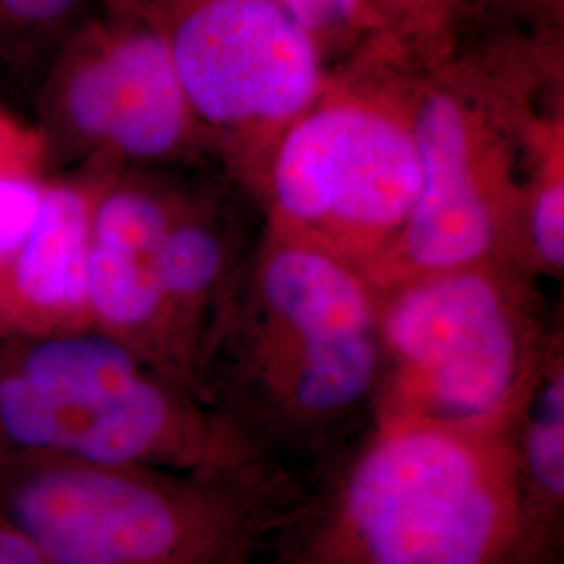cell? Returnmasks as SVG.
Masks as SVG:
<instances>
[{"instance_id":"obj_6","label":"cell","mask_w":564,"mask_h":564,"mask_svg":"<svg viewBox=\"0 0 564 564\" xmlns=\"http://www.w3.org/2000/svg\"><path fill=\"white\" fill-rule=\"evenodd\" d=\"M262 182L268 226L321 245L368 276L419 197L410 118L356 97L314 102L282 132Z\"/></svg>"},{"instance_id":"obj_9","label":"cell","mask_w":564,"mask_h":564,"mask_svg":"<svg viewBox=\"0 0 564 564\" xmlns=\"http://www.w3.org/2000/svg\"><path fill=\"white\" fill-rule=\"evenodd\" d=\"M170 209V203L141 186H116L95 199L86 291L93 330L178 381L170 368L160 284Z\"/></svg>"},{"instance_id":"obj_4","label":"cell","mask_w":564,"mask_h":564,"mask_svg":"<svg viewBox=\"0 0 564 564\" xmlns=\"http://www.w3.org/2000/svg\"><path fill=\"white\" fill-rule=\"evenodd\" d=\"M286 506L281 484L0 456V512L51 564H249Z\"/></svg>"},{"instance_id":"obj_19","label":"cell","mask_w":564,"mask_h":564,"mask_svg":"<svg viewBox=\"0 0 564 564\" xmlns=\"http://www.w3.org/2000/svg\"><path fill=\"white\" fill-rule=\"evenodd\" d=\"M452 2H454V0H452Z\"/></svg>"},{"instance_id":"obj_11","label":"cell","mask_w":564,"mask_h":564,"mask_svg":"<svg viewBox=\"0 0 564 564\" xmlns=\"http://www.w3.org/2000/svg\"><path fill=\"white\" fill-rule=\"evenodd\" d=\"M93 205L74 186L42 188L25 239L0 263V339L90 328L86 265Z\"/></svg>"},{"instance_id":"obj_7","label":"cell","mask_w":564,"mask_h":564,"mask_svg":"<svg viewBox=\"0 0 564 564\" xmlns=\"http://www.w3.org/2000/svg\"><path fill=\"white\" fill-rule=\"evenodd\" d=\"M408 118L421 188L398 241L366 276L375 291L470 265L529 272L524 181L514 174V151L500 126L464 90L445 86L426 88Z\"/></svg>"},{"instance_id":"obj_15","label":"cell","mask_w":564,"mask_h":564,"mask_svg":"<svg viewBox=\"0 0 564 564\" xmlns=\"http://www.w3.org/2000/svg\"><path fill=\"white\" fill-rule=\"evenodd\" d=\"M281 4L316 42L321 53L326 41H335L362 25L372 28L364 0H281Z\"/></svg>"},{"instance_id":"obj_13","label":"cell","mask_w":564,"mask_h":564,"mask_svg":"<svg viewBox=\"0 0 564 564\" xmlns=\"http://www.w3.org/2000/svg\"><path fill=\"white\" fill-rule=\"evenodd\" d=\"M524 178V262L533 276H561L564 265L563 132L529 147Z\"/></svg>"},{"instance_id":"obj_1","label":"cell","mask_w":564,"mask_h":564,"mask_svg":"<svg viewBox=\"0 0 564 564\" xmlns=\"http://www.w3.org/2000/svg\"><path fill=\"white\" fill-rule=\"evenodd\" d=\"M284 524L289 564H545L498 429L372 421L335 484Z\"/></svg>"},{"instance_id":"obj_18","label":"cell","mask_w":564,"mask_h":564,"mask_svg":"<svg viewBox=\"0 0 564 564\" xmlns=\"http://www.w3.org/2000/svg\"><path fill=\"white\" fill-rule=\"evenodd\" d=\"M80 0H2L18 18L32 21L53 20L74 9Z\"/></svg>"},{"instance_id":"obj_3","label":"cell","mask_w":564,"mask_h":564,"mask_svg":"<svg viewBox=\"0 0 564 564\" xmlns=\"http://www.w3.org/2000/svg\"><path fill=\"white\" fill-rule=\"evenodd\" d=\"M0 456L279 484L247 429L93 328L0 339Z\"/></svg>"},{"instance_id":"obj_16","label":"cell","mask_w":564,"mask_h":564,"mask_svg":"<svg viewBox=\"0 0 564 564\" xmlns=\"http://www.w3.org/2000/svg\"><path fill=\"white\" fill-rule=\"evenodd\" d=\"M42 188L21 176L0 174V263L25 239L34 223Z\"/></svg>"},{"instance_id":"obj_2","label":"cell","mask_w":564,"mask_h":564,"mask_svg":"<svg viewBox=\"0 0 564 564\" xmlns=\"http://www.w3.org/2000/svg\"><path fill=\"white\" fill-rule=\"evenodd\" d=\"M223 375L226 402L239 400L228 416L265 449V437H326L377 395L375 286L321 245L268 226L228 303L202 393Z\"/></svg>"},{"instance_id":"obj_8","label":"cell","mask_w":564,"mask_h":564,"mask_svg":"<svg viewBox=\"0 0 564 564\" xmlns=\"http://www.w3.org/2000/svg\"><path fill=\"white\" fill-rule=\"evenodd\" d=\"M167 46L191 111L235 139L276 144L323 95V53L281 0H197Z\"/></svg>"},{"instance_id":"obj_12","label":"cell","mask_w":564,"mask_h":564,"mask_svg":"<svg viewBox=\"0 0 564 564\" xmlns=\"http://www.w3.org/2000/svg\"><path fill=\"white\" fill-rule=\"evenodd\" d=\"M524 514L545 564H561L564 542V345L554 330L523 408L510 426Z\"/></svg>"},{"instance_id":"obj_14","label":"cell","mask_w":564,"mask_h":564,"mask_svg":"<svg viewBox=\"0 0 564 564\" xmlns=\"http://www.w3.org/2000/svg\"><path fill=\"white\" fill-rule=\"evenodd\" d=\"M375 30L398 41H431L444 30L452 0H364Z\"/></svg>"},{"instance_id":"obj_5","label":"cell","mask_w":564,"mask_h":564,"mask_svg":"<svg viewBox=\"0 0 564 564\" xmlns=\"http://www.w3.org/2000/svg\"><path fill=\"white\" fill-rule=\"evenodd\" d=\"M377 302L372 421L510 431L554 333L529 272L470 265L395 282Z\"/></svg>"},{"instance_id":"obj_10","label":"cell","mask_w":564,"mask_h":564,"mask_svg":"<svg viewBox=\"0 0 564 564\" xmlns=\"http://www.w3.org/2000/svg\"><path fill=\"white\" fill-rule=\"evenodd\" d=\"M67 111L82 134L132 160L170 155L191 111L167 41L137 32L86 63L69 82Z\"/></svg>"},{"instance_id":"obj_17","label":"cell","mask_w":564,"mask_h":564,"mask_svg":"<svg viewBox=\"0 0 564 564\" xmlns=\"http://www.w3.org/2000/svg\"><path fill=\"white\" fill-rule=\"evenodd\" d=\"M0 564H51L18 524L0 512Z\"/></svg>"}]
</instances>
